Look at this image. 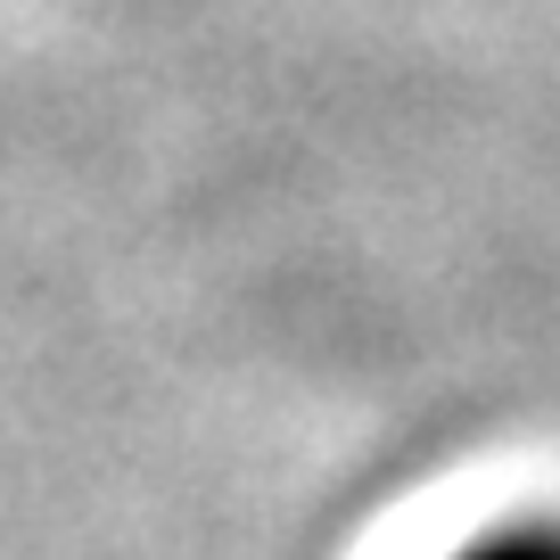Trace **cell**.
I'll use <instances>...</instances> for the list:
<instances>
[{
    "mask_svg": "<svg viewBox=\"0 0 560 560\" xmlns=\"http://www.w3.org/2000/svg\"><path fill=\"white\" fill-rule=\"evenodd\" d=\"M462 560H560V536H494V544H478V552H462Z\"/></svg>",
    "mask_w": 560,
    "mask_h": 560,
    "instance_id": "obj_1",
    "label": "cell"
}]
</instances>
